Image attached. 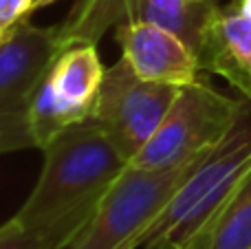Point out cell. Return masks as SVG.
<instances>
[{
	"mask_svg": "<svg viewBox=\"0 0 251 249\" xmlns=\"http://www.w3.org/2000/svg\"><path fill=\"white\" fill-rule=\"evenodd\" d=\"M128 166V159L91 119L73 124L44 148L42 172L16 214L18 223L53 229L73 241Z\"/></svg>",
	"mask_w": 251,
	"mask_h": 249,
	"instance_id": "6da1fadb",
	"label": "cell"
},
{
	"mask_svg": "<svg viewBox=\"0 0 251 249\" xmlns=\"http://www.w3.org/2000/svg\"><path fill=\"white\" fill-rule=\"evenodd\" d=\"M251 168V104L240 110L236 124L192 174L174 192L154 223L146 229L137 249L185 247L207 227L234 188Z\"/></svg>",
	"mask_w": 251,
	"mask_h": 249,
	"instance_id": "7a4b0ae2",
	"label": "cell"
},
{
	"mask_svg": "<svg viewBox=\"0 0 251 249\" xmlns=\"http://www.w3.org/2000/svg\"><path fill=\"white\" fill-rule=\"evenodd\" d=\"M247 100H231L207 82L183 84L148 144L130 159L139 170H172L212 152L236 124Z\"/></svg>",
	"mask_w": 251,
	"mask_h": 249,
	"instance_id": "3957f363",
	"label": "cell"
},
{
	"mask_svg": "<svg viewBox=\"0 0 251 249\" xmlns=\"http://www.w3.org/2000/svg\"><path fill=\"white\" fill-rule=\"evenodd\" d=\"M201 161L203 157L156 172L128 166L104 194L91 221L64 249H137L139 238Z\"/></svg>",
	"mask_w": 251,
	"mask_h": 249,
	"instance_id": "277c9868",
	"label": "cell"
},
{
	"mask_svg": "<svg viewBox=\"0 0 251 249\" xmlns=\"http://www.w3.org/2000/svg\"><path fill=\"white\" fill-rule=\"evenodd\" d=\"M71 44L64 25L35 26L29 20L0 42V154L33 146L31 101Z\"/></svg>",
	"mask_w": 251,
	"mask_h": 249,
	"instance_id": "5b68a950",
	"label": "cell"
},
{
	"mask_svg": "<svg viewBox=\"0 0 251 249\" xmlns=\"http://www.w3.org/2000/svg\"><path fill=\"white\" fill-rule=\"evenodd\" d=\"M174 84L148 82L139 77L122 57L106 69L91 119L126 159L134 157L161 126L165 113L176 100Z\"/></svg>",
	"mask_w": 251,
	"mask_h": 249,
	"instance_id": "8992f818",
	"label": "cell"
},
{
	"mask_svg": "<svg viewBox=\"0 0 251 249\" xmlns=\"http://www.w3.org/2000/svg\"><path fill=\"white\" fill-rule=\"evenodd\" d=\"M115 35L122 44V57L139 77L174 86L199 79V57L172 31L148 20H130L117 25Z\"/></svg>",
	"mask_w": 251,
	"mask_h": 249,
	"instance_id": "52a82bcc",
	"label": "cell"
},
{
	"mask_svg": "<svg viewBox=\"0 0 251 249\" xmlns=\"http://www.w3.org/2000/svg\"><path fill=\"white\" fill-rule=\"evenodd\" d=\"M201 71L225 77L251 104V16L240 0L212 11L199 47Z\"/></svg>",
	"mask_w": 251,
	"mask_h": 249,
	"instance_id": "ba28073f",
	"label": "cell"
},
{
	"mask_svg": "<svg viewBox=\"0 0 251 249\" xmlns=\"http://www.w3.org/2000/svg\"><path fill=\"white\" fill-rule=\"evenodd\" d=\"M106 69L100 62L95 42L71 44L51 71V84L64 101L79 108H95Z\"/></svg>",
	"mask_w": 251,
	"mask_h": 249,
	"instance_id": "9c48e42d",
	"label": "cell"
},
{
	"mask_svg": "<svg viewBox=\"0 0 251 249\" xmlns=\"http://www.w3.org/2000/svg\"><path fill=\"white\" fill-rule=\"evenodd\" d=\"M183 249H251V168L207 227Z\"/></svg>",
	"mask_w": 251,
	"mask_h": 249,
	"instance_id": "30bf717a",
	"label": "cell"
},
{
	"mask_svg": "<svg viewBox=\"0 0 251 249\" xmlns=\"http://www.w3.org/2000/svg\"><path fill=\"white\" fill-rule=\"evenodd\" d=\"M93 110L79 108L69 101H64L55 93L51 84V73L38 88L29 110V132L33 139V148L44 150L55 137H60L69 126L79 122H86Z\"/></svg>",
	"mask_w": 251,
	"mask_h": 249,
	"instance_id": "8fae6325",
	"label": "cell"
},
{
	"mask_svg": "<svg viewBox=\"0 0 251 249\" xmlns=\"http://www.w3.org/2000/svg\"><path fill=\"white\" fill-rule=\"evenodd\" d=\"M69 243V236L53 229L25 227L16 216L0 225V249H64Z\"/></svg>",
	"mask_w": 251,
	"mask_h": 249,
	"instance_id": "7c38bea8",
	"label": "cell"
},
{
	"mask_svg": "<svg viewBox=\"0 0 251 249\" xmlns=\"http://www.w3.org/2000/svg\"><path fill=\"white\" fill-rule=\"evenodd\" d=\"M31 0H0V42L11 35V31L29 18Z\"/></svg>",
	"mask_w": 251,
	"mask_h": 249,
	"instance_id": "4fadbf2b",
	"label": "cell"
},
{
	"mask_svg": "<svg viewBox=\"0 0 251 249\" xmlns=\"http://www.w3.org/2000/svg\"><path fill=\"white\" fill-rule=\"evenodd\" d=\"M55 0H31V11H38V9L42 7H49V4H53Z\"/></svg>",
	"mask_w": 251,
	"mask_h": 249,
	"instance_id": "5bb4252c",
	"label": "cell"
},
{
	"mask_svg": "<svg viewBox=\"0 0 251 249\" xmlns=\"http://www.w3.org/2000/svg\"><path fill=\"white\" fill-rule=\"evenodd\" d=\"M240 2H243L245 11H247V13H249V16H251V0H240Z\"/></svg>",
	"mask_w": 251,
	"mask_h": 249,
	"instance_id": "9a60e30c",
	"label": "cell"
},
{
	"mask_svg": "<svg viewBox=\"0 0 251 249\" xmlns=\"http://www.w3.org/2000/svg\"><path fill=\"white\" fill-rule=\"evenodd\" d=\"M190 4H207V2H214V0H187Z\"/></svg>",
	"mask_w": 251,
	"mask_h": 249,
	"instance_id": "2e32d148",
	"label": "cell"
},
{
	"mask_svg": "<svg viewBox=\"0 0 251 249\" xmlns=\"http://www.w3.org/2000/svg\"><path fill=\"white\" fill-rule=\"evenodd\" d=\"M156 249H183V247H172L170 245V247H156Z\"/></svg>",
	"mask_w": 251,
	"mask_h": 249,
	"instance_id": "e0dca14e",
	"label": "cell"
}]
</instances>
